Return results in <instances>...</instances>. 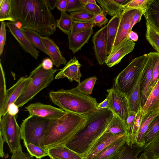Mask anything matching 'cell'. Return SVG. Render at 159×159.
Returning a JSON list of instances; mask_svg holds the SVG:
<instances>
[{"mask_svg": "<svg viewBox=\"0 0 159 159\" xmlns=\"http://www.w3.org/2000/svg\"><path fill=\"white\" fill-rule=\"evenodd\" d=\"M93 29L87 31L67 34L69 48L75 54L88 43L93 33Z\"/></svg>", "mask_w": 159, "mask_h": 159, "instance_id": "obj_22", "label": "cell"}, {"mask_svg": "<svg viewBox=\"0 0 159 159\" xmlns=\"http://www.w3.org/2000/svg\"><path fill=\"white\" fill-rule=\"evenodd\" d=\"M159 133V114L151 123L144 137V147L146 148Z\"/></svg>", "mask_w": 159, "mask_h": 159, "instance_id": "obj_31", "label": "cell"}, {"mask_svg": "<svg viewBox=\"0 0 159 159\" xmlns=\"http://www.w3.org/2000/svg\"><path fill=\"white\" fill-rule=\"evenodd\" d=\"M143 15L146 21L159 32V0H150Z\"/></svg>", "mask_w": 159, "mask_h": 159, "instance_id": "obj_24", "label": "cell"}, {"mask_svg": "<svg viewBox=\"0 0 159 159\" xmlns=\"http://www.w3.org/2000/svg\"><path fill=\"white\" fill-rule=\"evenodd\" d=\"M144 150V146L136 143L129 145L126 143L124 150L117 159H139V155Z\"/></svg>", "mask_w": 159, "mask_h": 159, "instance_id": "obj_30", "label": "cell"}, {"mask_svg": "<svg viewBox=\"0 0 159 159\" xmlns=\"http://www.w3.org/2000/svg\"><path fill=\"white\" fill-rule=\"evenodd\" d=\"M159 79V55L153 68L151 83V92Z\"/></svg>", "mask_w": 159, "mask_h": 159, "instance_id": "obj_47", "label": "cell"}, {"mask_svg": "<svg viewBox=\"0 0 159 159\" xmlns=\"http://www.w3.org/2000/svg\"><path fill=\"white\" fill-rule=\"evenodd\" d=\"M126 141L125 135L109 145L93 159H117L124 150Z\"/></svg>", "mask_w": 159, "mask_h": 159, "instance_id": "obj_19", "label": "cell"}, {"mask_svg": "<svg viewBox=\"0 0 159 159\" xmlns=\"http://www.w3.org/2000/svg\"><path fill=\"white\" fill-rule=\"evenodd\" d=\"M148 54L136 57L116 77L113 87L126 94L135 82L146 61Z\"/></svg>", "mask_w": 159, "mask_h": 159, "instance_id": "obj_7", "label": "cell"}, {"mask_svg": "<svg viewBox=\"0 0 159 159\" xmlns=\"http://www.w3.org/2000/svg\"><path fill=\"white\" fill-rule=\"evenodd\" d=\"M84 10L94 15L98 14L102 11V8L97 4L91 3L84 5Z\"/></svg>", "mask_w": 159, "mask_h": 159, "instance_id": "obj_48", "label": "cell"}, {"mask_svg": "<svg viewBox=\"0 0 159 159\" xmlns=\"http://www.w3.org/2000/svg\"><path fill=\"white\" fill-rule=\"evenodd\" d=\"M107 91V97L109 100L108 109L120 118L126 126L130 111L126 94L114 87Z\"/></svg>", "mask_w": 159, "mask_h": 159, "instance_id": "obj_9", "label": "cell"}, {"mask_svg": "<svg viewBox=\"0 0 159 159\" xmlns=\"http://www.w3.org/2000/svg\"><path fill=\"white\" fill-rule=\"evenodd\" d=\"M41 64L43 67L46 70H50L52 69L53 65L51 59L49 58L43 59Z\"/></svg>", "mask_w": 159, "mask_h": 159, "instance_id": "obj_52", "label": "cell"}, {"mask_svg": "<svg viewBox=\"0 0 159 159\" xmlns=\"http://www.w3.org/2000/svg\"><path fill=\"white\" fill-rule=\"evenodd\" d=\"M144 151L151 157L159 158V133L156 138L145 148Z\"/></svg>", "mask_w": 159, "mask_h": 159, "instance_id": "obj_41", "label": "cell"}, {"mask_svg": "<svg viewBox=\"0 0 159 159\" xmlns=\"http://www.w3.org/2000/svg\"><path fill=\"white\" fill-rule=\"evenodd\" d=\"M97 2L106 14L114 16L121 12L125 9L123 5L116 2L115 0H97Z\"/></svg>", "mask_w": 159, "mask_h": 159, "instance_id": "obj_28", "label": "cell"}, {"mask_svg": "<svg viewBox=\"0 0 159 159\" xmlns=\"http://www.w3.org/2000/svg\"><path fill=\"white\" fill-rule=\"evenodd\" d=\"M142 70L134 84L126 94L130 111L137 113L142 110L140 84Z\"/></svg>", "mask_w": 159, "mask_h": 159, "instance_id": "obj_20", "label": "cell"}, {"mask_svg": "<svg viewBox=\"0 0 159 159\" xmlns=\"http://www.w3.org/2000/svg\"><path fill=\"white\" fill-rule=\"evenodd\" d=\"M81 66L76 57H74L60 70L55 75L54 79L66 78L70 81L75 80L79 84L81 82L80 78L82 76L80 70Z\"/></svg>", "mask_w": 159, "mask_h": 159, "instance_id": "obj_16", "label": "cell"}, {"mask_svg": "<svg viewBox=\"0 0 159 159\" xmlns=\"http://www.w3.org/2000/svg\"><path fill=\"white\" fill-rule=\"evenodd\" d=\"M135 10L125 9L122 12L117 34L111 52L128 37L129 32L132 30V19Z\"/></svg>", "mask_w": 159, "mask_h": 159, "instance_id": "obj_14", "label": "cell"}, {"mask_svg": "<svg viewBox=\"0 0 159 159\" xmlns=\"http://www.w3.org/2000/svg\"><path fill=\"white\" fill-rule=\"evenodd\" d=\"M0 116L2 114L6 100V90L5 73L0 62Z\"/></svg>", "mask_w": 159, "mask_h": 159, "instance_id": "obj_35", "label": "cell"}, {"mask_svg": "<svg viewBox=\"0 0 159 159\" xmlns=\"http://www.w3.org/2000/svg\"><path fill=\"white\" fill-rule=\"evenodd\" d=\"M21 29L32 43L37 48L50 57V55L41 39L42 36L40 34L31 30L22 29Z\"/></svg>", "mask_w": 159, "mask_h": 159, "instance_id": "obj_32", "label": "cell"}, {"mask_svg": "<svg viewBox=\"0 0 159 159\" xmlns=\"http://www.w3.org/2000/svg\"><path fill=\"white\" fill-rule=\"evenodd\" d=\"M49 97L54 104L66 112L86 115L97 110L96 98L76 87L51 91Z\"/></svg>", "mask_w": 159, "mask_h": 159, "instance_id": "obj_4", "label": "cell"}, {"mask_svg": "<svg viewBox=\"0 0 159 159\" xmlns=\"http://www.w3.org/2000/svg\"><path fill=\"white\" fill-rule=\"evenodd\" d=\"M10 159H34L30 154L22 152V150L12 153Z\"/></svg>", "mask_w": 159, "mask_h": 159, "instance_id": "obj_49", "label": "cell"}, {"mask_svg": "<svg viewBox=\"0 0 159 159\" xmlns=\"http://www.w3.org/2000/svg\"><path fill=\"white\" fill-rule=\"evenodd\" d=\"M84 5L81 0H67L66 11L71 12L84 10Z\"/></svg>", "mask_w": 159, "mask_h": 159, "instance_id": "obj_44", "label": "cell"}, {"mask_svg": "<svg viewBox=\"0 0 159 159\" xmlns=\"http://www.w3.org/2000/svg\"><path fill=\"white\" fill-rule=\"evenodd\" d=\"M128 37L129 39L134 42L138 40L139 36L136 33L131 30L129 32Z\"/></svg>", "mask_w": 159, "mask_h": 159, "instance_id": "obj_56", "label": "cell"}, {"mask_svg": "<svg viewBox=\"0 0 159 159\" xmlns=\"http://www.w3.org/2000/svg\"><path fill=\"white\" fill-rule=\"evenodd\" d=\"M27 149L29 154L37 159L48 156V149L39 146L32 143H29L25 146Z\"/></svg>", "mask_w": 159, "mask_h": 159, "instance_id": "obj_37", "label": "cell"}, {"mask_svg": "<svg viewBox=\"0 0 159 159\" xmlns=\"http://www.w3.org/2000/svg\"><path fill=\"white\" fill-rule=\"evenodd\" d=\"M150 0H131L123 5L125 9L141 10L143 12Z\"/></svg>", "mask_w": 159, "mask_h": 159, "instance_id": "obj_42", "label": "cell"}, {"mask_svg": "<svg viewBox=\"0 0 159 159\" xmlns=\"http://www.w3.org/2000/svg\"><path fill=\"white\" fill-rule=\"evenodd\" d=\"M95 25L91 22L73 21L70 33H75L87 31Z\"/></svg>", "mask_w": 159, "mask_h": 159, "instance_id": "obj_39", "label": "cell"}, {"mask_svg": "<svg viewBox=\"0 0 159 159\" xmlns=\"http://www.w3.org/2000/svg\"><path fill=\"white\" fill-rule=\"evenodd\" d=\"M6 39L5 24L4 21L1 22L0 31V55L3 53Z\"/></svg>", "mask_w": 159, "mask_h": 159, "instance_id": "obj_46", "label": "cell"}, {"mask_svg": "<svg viewBox=\"0 0 159 159\" xmlns=\"http://www.w3.org/2000/svg\"><path fill=\"white\" fill-rule=\"evenodd\" d=\"M52 120L35 115H29L24 120L20 128L21 139L24 146L29 143L40 146L45 133Z\"/></svg>", "mask_w": 159, "mask_h": 159, "instance_id": "obj_6", "label": "cell"}, {"mask_svg": "<svg viewBox=\"0 0 159 159\" xmlns=\"http://www.w3.org/2000/svg\"><path fill=\"white\" fill-rule=\"evenodd\" d=\"M139 159H151V158L148 153L144 151L141 154L139 158Z\"/></svg>", "mask_w": 159, "mask_h": 159, "instance_id": "obj_57", "label": "cell"}, {"mask_svg": "<svg viewBox=\"0 0 159 159\" xmlns=\"http://www.w3.org/2000/svg\"><path fill=\"white\" fill-rule=\"evenodd\" d=\"M145 37L150 44L159 54V32L147 21H146Z\"/></svg>", "mask_w": 159, "mask_h": 159, "instance_id": "obj_33", "label": "cell"}, {"mask_svg": "<svg viewBox=\"0 0 159 159\" xmlns=\"http://www.w3.org/2000/svg\"><path fill=\"white\" fill-rule=\"evenodd\" d=\"M28 78L20 77L12 86L7 90V96L1 116L7 113L8 106L15 103L22 94L26 85Z\"/></svg>", "mask_w": 159, "mask_h": 159, "instance_id": "obj_18", "label": "cell"}, {"mask_svg": "<svg viewBox=\"0 0 159 159\" xmlns=\"http://www.w3.org/2000/svg\"><path fill=\"white\" fill-rule=\"evenodd\" d=\"M19 108L15 103H11L8 106L7 113L11 115L16 116L19 112Z\"/></svg>", "mask_w": 159, "mask_h": 159, "instance_id": "obj_51", "label": "cell"}, {"mask_svg": "<svg viewBox=\"0 0 159 159\" xmlns=\"http://www.w3.org/2000/svg\"><path fill=\"white\" fill-rule=\"evenodd\" d=\"M88 3L97 4L96 1L95 0H88Z\"/></svg>", "mask_w": 159, "mask_h": 159, "instance_id": "obj_59", "label": "cell"}, {"mask_svg": "<svg viewBox=\"0 0 159 159\" xmlns=\"http://www.w3.org/2000/svg\"><path fill=\"white\" fill-rule=\"evenodd\" d=\"M0 7V21L14 22L11 14V0H3Z\"/></svg>", "mask_w": 159, "mask_h": 159, "instance_id": "obj_36", "label": "cell"}, {"mask_svg": "<svg viewBox=\"0 0 159 159\" xmlns=\"http://www.w3.org/2000/svg\"><path fill=\"white\" fill-rule=\"evenodd\" d=\"M106 14L102 11L101 13L95 15L92 22L95 25L99 27H102L106 24L108 21V19L106 16Z\"/></svg>", "mask_w": 159, "mask_h": 159, "instance_id": "obj_45", "label": "cell"}, {"mask_svg": "<svg viewBox=\"0 0 159 159\" xmlns=\"http://www.w3.org/2000/svg\"><path fill=\"white\" fill-rule=\"evenodd\" d=\"M59 0H46L47 5L51 10H53L56 7Z\"/></svg>", "mask_w": 159, "mask_h": 159, "instance_id": "obj_55", "label": "cell"}, {"mask_svg": "<svg viewBox=\"0 0 159 159\" xmlns=\"http://www.w3.org/2000/svg\"><path fill=\"white\" fill-rule=\"evenodd\" d=\"M25 108L29 115H35L50 119L59 118L66 113L60 108L38 102L31 104Z\"/></svg>", "mask_w": 159, "mask_h": 159, "instance_id": "obj_11", "label": "cell"}, {"mask_svg": "<svg viewBox=\"0 0 159 159\" xmlns=\"http://www.w3.org/2000/svg\"><path fill=\"white\" fill-rule=\"evenodd\" d=\"M159 114V109L151 111L143 116L141 124L137 137L136 143L144 147V137L152 120Z\"/></svg>", "mask_w": 159, "mask_h": 159, "instance_id": "obj_25", "label": "cell"}, {"mask_svg": "<svg viewBox=\"0 0 159 159\" xmlns=\"http://www.w3.org/2000/svg\"><path fill=\"white\" fill-rule=\"evenodd\" d=\"M11 14L20 28L34 31L42 36L52 34L56 20L46 0H11Z\"/></svg>", "mask_w": 159, "mask_h": 159, "instance_id": "obj_1", "label": "cell"}, {"mask_svg": "<svg viewBox=\"0 0 159 159\" xmlns=\"http://www.w3.org/2000/svg\"><path fill=\"white\" fill-rule=\"evenodd\" d=\"M3 0H0V6L2 5L3 2Z\"/></svg>", "mask_w": 159, "mask_h": 159, "instance_id": "obj_60", "label": "cell"}, {"mask_svg": "<svg viewBox=\"0 0 159 159\" xmlns=\"http://www.w3.org/2000/svg\"><path fill=\"white\" fill-rule=\"evenodd\" d=\"M159 109V79L152 89L141 112L142 116Z\"/></svg>", "mask_w": 159, "mask_h": 159, "instance_id": "obj_27", "label": "cell"}, {"mask_svg": "<svg viewBox=\"0 0 159 159\" xmlns=\"http://www.w3.org/2000/svg\"><path fill=\"white\" fill-rule=\"evenodd\" d=\"M86 120V115L66 112L60 118L52 120L40 146L48 149L64 145L83 126Z\"/></svg>", "mask_w": 159, "mask_h": 159, "instance_id": "obj_3", "label": "cell"}, {"mask_svg": "<svg viewBox=\"0 0 159 159\" xmlns=\"http://www.w3.org/2000/svg\"><path fill=\"white\" fill-rule=\"evenodd\" d=\"M125 135L104 133L95 143L84 159H93L109 145Z\"/></svg>", "mask_w": 159, "mask_h": 159, "instance_id": "obj_17", "label": "cell"}, {"mask_svg": "<svg viewBox=\"0 0 159 159\" xmlns=\"http://www.w3.org/2000/svg\"><path fill=\"white\" fill-rule=\"evenodd\" d=\"M142 116L141 111L137 113L131 139V144L136 143V139L141 124Z\"/></svg>", "mask_w": 159, "mask_h": 159, "instance_id": "obj_43", "label": "cell"}, {"mask_svg": "<svg viewBox=\"0 0 159 159\" xmlns=\"http://www.w3.org/2000/svg\"><path fill=\"white\" fill-rule=\"evenodd\" d=\"M97 78L95 76L87 78L78 84L76 88L81 92L88 94L92 93Z\"/></svg>", "mask_w": 159, "mask_h": 159, "instance_id": "obj_38", "label": "cell"}, {"mask_svg": "<svg viewBox=\"0 0 159 159\" xmlns=\"http://www.w3.org/2000/svg\"><path fill=\"white\" fill-rule=\"evenodd\" d=\"M115 1L120 4L124 5L129 0H115Z\"/></svg>", "mask_w": 159, "mask_h": 159, "instance_id": "obj_58", "label": "cell"}, {"mask_svg": "<svg viewBox=\"0 0 159 159\" xmlns=\"http://www.w3.org/2000/svg\"><path fill=\"white\" fill-rule=\"evenodd\" d=\"M107 24L98 30L92 38L96 60L99 65L105 63L107 57Z\"/></svg>", "mask_w": 159, "mask_h": 159, "instance_id": "obj_12", "label": "cell"}, {"mask_svg": "<svg viewBox=\"0 0 159 159\" xmlns=\"http://www.w3.org/2000/svg\"><path fill=\"white\" fill-rule=\"evenodd\" d=\"M73 21L70 15L66 11H61L60 18L56 20L57 27L67 35L70 33Z\"/></svg>", "mask_w": 159, "mask_h": 159, "instance_id": "obj_34", "label": "cell"}, {"mask_svg": "<svg viewBox=\"0 0 159 159\" xmlns=\"http://www.w3.org/2000/svg\"><path fill=\"white\" fill-rule=\"evenodd\" d=\"M70 15L74 20L91 22L95 16L84 9L70 12Z\"/></svg>", "mask_w": 159, "mask_h": 159, "instance_id": "obj_40", "label": "cell"}, {"mask_svg": "<svg viewBox=\"0 0 159 159\" xmlns=\"http://www.w3.org/2000/svg\"><path fill=\"white\" fill-rule=\"evenodd\" d=\"M105 133L127 135V131L124 122L118 117L114 115Z\"/></svg>", "mask_w": 159, "mask_h": 159, "instance_id": "obj_29", "label": "cell"}, {"mask_svg": "<svg viewBox=\"0 0 159 159\" xmlns=\"http://www.w3.org/2000/svg\"><path fill=\"white\" fill-rule=\"evenodd\" d=\"M113 115L108 109L97 110L86 115L84 125L64 145L84 158L105 133Z\"/></svg>", "mask_w": 159, "mask_h": 159, "instance_id": "obj_2", "label": "cell"}, {"mask_svg": "<svg viewBox=\"0 0 159 159\" xmlns=\"http://www.w3.org/2000/svg\"><path fill=\"white\" fill-rule=\"evenodd\" d=\"M58 70L53 68L45 70L40 64L30 72L25 89L15 103L20 108L31 101L50 84L54 79L55 73Z\"/></svg>", "mask_w": 159, "mask_h": 159, "instance_id": "obj_5", "label": "cell"}, {"mask_svg": "<svg viewBox=\"0 0 159 159\" xmlns=\"http://www.w3.org/2000/svg\"><path fill=\"white\" fill-rule=\"evenodd\" d=\"M157 159H159V158H157Z\"/></svg>", "mask_w": 159, "mask_h": 159, "instance_id": "obj_62", "label": "cell"}, {"mask_svg": "<svg viewBox=\"0 0 159 159\" xmlns=\"http://www.w3.org/2000/svg\"><path fill=\"white\" fill-rule=\"evenodd\" d=\"M109 100L107 97L106 98L101 102L98 103L97 107V110H102L108 109V107Z\"/></svg>", "mask_w": 159, "mask_h": 159, "instance_id": "obj_54", "label": "cell"}, {"mask_svg": "<svg viewBox=\"0 0 159 159\" xmlns=\"http://www.w3.org/2000/svg\"><path fill=\"white\" fill-rule=\"evenodd\" d=\"M0 135L7 144L10 152L13 153L22 150L21 130L16 116L8 113L0 116Z\"/></svg>", "mask_w": 159, "mask_h": 159, "instance_id": "obj_8", "label": "cell"}, {"mask_svg": "<svg viewBox=\"0 0 159 159\" xmlns=\"http://www.w3.org/2000/svg\"><path fill=\"white\" fill-rule=\"evenodd\" d=\"M41 39L50 55L53 65L57 67L61 65H66L67 61L54 41L47 36H42Z\"/></svg>", "mask_w": 159, "mask_h": 159, "instance_id": "obj_21", "label": "cell"}, {"mask_svg": "<svg viewBox=\"0 0 159 159\" xmlns=\"http://www.w3.org/2000/svg\"><path fill=\"white\" fill-rule=\"evenodd\" d=\"M135 45L134 42L127 38L107 56L105 63L109 67L118 64L123 57L133 51Z\"/></svg>", "mask_w": 159, "mask_h": 159, "instance_id": "obj_15", "label": "cell"}, {"mask_svg": "<svg viewBox=\"0 0 159 159\" xmlns=\"http://www.w3.org/2000/svg\"><path fill=\"white\" fill-rule=\"evenodd\" d=\"M159 54L150 52L142 70L140 84V97L142 109L144 105L151 92L153 68Z\"/></svg>", "mask_w": 159, "mask_h": 159, "instance_id": "obj_10", "label": "cell"}, {"mask_svg": "<svg viewBox=\"0 0 159 159\" xmlns=\"http://www.w3.org/2000/svg\"><path fill=\"white\" fill-rule=\"evenodd\" d=\"M121 12L113 16L108 21L107 30V54L111 52L117 34Z\"/></svg>", "mask_w": 159, "mask_h": 159, "instance_id": "obj_26", "label": "cell"}, {"mask_svg": "<svg viewBox=\"0 0 159 159\" xmlns=\"http://www.w3.org/2000/svg\"><path fill=\"white\" fill-rule=\"evenodd\" d=\"M6 25L10 32L25 52L28 53L34 58L37 59L39 57V52L24 33L21 29L14 22L10 21L7 22Z\"/></svg>", "mask_w": 159, "mask_h": 159, "instance_id": "obj_13", "label": "cell"}, {"mask_svg": "<svg viewBox=\"0 0 159 159\" xmlns=\"http://www.w3.org/2000/svg\"><path fill=\"white\" fill-rule=\"evenodd\" d=\"M48 149V156L51 159H84L83 157L64 145L51 148Z\"/></svg>", "mask_w": 159, "mask_h": 159, "instance_id": "obj_23", "label": "cell"}, {"mask_svg": "<svg viewBox=\"0 0 159 159\" xmlns=\"http://www.w3.org/2000/svg\"><path fill=\"white\" fill-rule=\"evenodd\" d=\"M143 15V12L141 10H135L132 19L131 28L132 29L136 23L140 21Z\"/></svg>", "mask_w": 159, "mask_h": 159, "instance_id": "obj_50", "label": "cell"}, {"mask_svg": "<svg viewBox=\"0 0 159 159\" xmlns=\"http://www.w3.org/2000/svg\"><path fill=\"white\" fill-rule=\"evenodd\" d=\"M151 159H157V158H153V157H151Z\"/></svg>", "mask_w": 159, "mask_h": 159, "instance_id": "obj_61", "label": "cell"}, {"mask_svg": "<svg viewBox=\"0 0 159 159\" xmlns=\"http://www.w3.org/2000/svg\"><path fill=\"white\" fill-rule=\"evenodd\" d=\"M67 0H59L56 7L61 11H66Z\"/></svg>", "mask_w": 159, "mask_h": 159, "instance_id": "obj_53", "label": "cell"}]
</instances>
